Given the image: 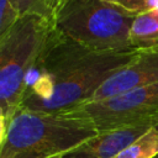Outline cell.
Listing matches in <instances>:
<instances>
[{
    "instance_id": "1",
    "label": "cell",
    "mask_w": 158,
    "mask_h": 158,
    "mask_svg": "<svg viewBox=\"0 0 158 158\" xmlns=\"http://www.w3.org/2000/svg\"><path fill=\"white\" fill-rule=\"evenodd\" d=\"M139 53V49L90 51L53 27L37 60L52 75L54 94L47 101L25 102L21 107L41 112H65L86 104L112 74L135 60Z\"/></svg>"
},
{
    "instance_id": "2",
    "label": "cell",
    "mask_w": 158,
    "mask_h": 158,
    "mask_svg": "<svg viewBox=\"0 0 158 158\" xmlns=\"http://www.w3.org/2000/svg\"><path fill=\"white\" fill-rule=\"evenodd\" d=\"M98 133L88 117L20 107L0 137V158L63 156Z\"/></svg>"
},
{
    "instance_id": "3",
    "label": "cell",
    "mask_w": 158,
    "mask_h": 158,
    "mask_svg": "<svg viewBox=\"0 0 158 158\" xmlns=\"http://www.w3.org/2000/svg\"><path fill=\"white\" fill-rule=\"evenodd\" d=\"M52 28L44 17L26 14L0 35V137L21 107L26 74L42 52Z\"/></svg>"
},
{
    "instance_id": "4",
    "label": "cell",
    "mask_w": 158,
    "mask_h": 158,
    "mask_svg": "<svg viewBox=\"0 0 158 158\" xmlns=\"http://www.w3.org/2000/svg\"><path fill=\"white\" fill-rule=\"evenodd\" d=\"M136 16L101 0H60L52 26L95 52L132 51L130 31Z\"/></svg>"
},
{
    "instance_id": "5",
    "label": "cell",
    "mask_w": 158,
    "mask_h": 158,
    "mask_svg": "<svg viewBox=\"0 0 158 158\" xmlns=\"http://www.w3.org/2000/svg\"><path fill=\"white\" fill-rule=\"evenodd\" d=\"M65 112L90 118L98 132L153 123L158 115V83L109 99L89 101Z\"/></svg>"
},
{
    "instance_id": "6",
    "label": "cell",
    "mask_w": 158,
    "mask_h": 158,
    "mask_svg": "<svg viewBox=\"0 0 158 158\" xmlns=\"http://www.w3.org/2000/svg\"><path fill=\"white\" fill-rule=\"evenodd\" d=\"M158 83V51H141L139 56L112 74L93 95L90 101L109 99L135 89ZM89 102V101H88Z\"/></svg>"
},
{
    "instance_id": "7",
    "label": "cell",
    "mask_w": 158,
    "mask_h": 158,
    "mask_svg": "<svg viewBox=\"0 0 158 158\" xmlns=\"http://www.w3.org/2000/svg\"><path fill=\"white\" fill-rule=\"evenodd\" d=\"M152 127V122H146L131 127L99 132L96 136L63 154L62 158H114Z\"/></svg>"
},
{
    "instance_id": "8",
    "label": "cell",
    "mask_w": 158,
    "mask_h": 158,
    "mask_svg": "<svg viewBox=\"0 0 158 158\" xmlns=\"http://www.w3.org/2000/svg\"><path fill=\"white\" fill-rule=\"evenodd\" d=\"M130 42L132 48L139 51L158 47V12H144L135 17Z\"/></svg>"
},
{
    "instance_id": "9",
    "label": "cell",
    "mask_w": 158,
    "mask_h": 158,
    "mask_svg": "<svg viewBox=\"0 0 158 158\" xmlns=\"http://www.w3.org/2000/svg\"><path fill=\"white\" fill-rule=\"evenodd\" d=\"M158 156V130L149 128L114 158H154Z\"/></svg>"
},
{
    "instance_id": "10",
    "label": "cell",
    "mask_w": 158,
    "mask_h": 158,
    "mask_svg": "<svg viewBox=\"0 0 158 158\" xmlns=\"http://www.w3.org/2000/svg\"><path fill=\"white\" fill-rule=\"evenodd\" d=\"M59 1L60 0H9L11 7L19 17L26 14H36L44 17L51 23Z\"/></svg>"
},
{
    "instance_id": "11",
    "label": "cell",
    "mask_w": 158,
    "mask_h": 158,
    "mask_svg": "<svg viewBox=\"0 0 158 158\" xmlns=\"http://www.w3.org/2000/svg\"><path fill=\"white\" fill-rule=\"evenodd\" d=\"M101 1L116 9H120L121 11L132 16H138L144 12H148L146 0H101Z\"/></svg>"
},
{
    "instance_id": "12",
    "label": "cell",
    "mask_w": 158,
    "mask_h": 158,
    "mask_svg": "<svg viewBox=\"0 0 158 158\" xmlns=\"http://www.w3.org/2000/svg\"><path fill=\"white\" fill-rule=\"evenodd\" d=\"M17 19L19 15L14 11L9 0H0V35H2Z\"/></svg>"
},
{
    "instance_id": "13",
    "label": "cell",
    "mask_w": 158,
    "mask_h": 158,
    "mask_svg": "<svg viewBox=\"0 0 158 158\" xmlns=\"http://www.w3.org/2000/svg\"><path fill=\"white\" fill-rule=\"evenodd\" d=\"M148 12H158V0H146Z\"/></svg>"
},
{
    "instance_id": "14",
    "label": "cell",
    "mask_w": 158,
    "mask_h": 158,
    "mask_svg": "<svg viewBox=\"0 0 158 158\" xmlns=\"http://www.w3.org/2000/svg\"><path fill=\"white\" fill-rule=\"evenodd\" d=\"M153 127H156L158 130V115L156 116V118L153 120Z\"/></svg>"
},
{
    "instance_id": "15",
    "label": "cell",
    "mask_w": 158,
    "mask_h": 158,
    "mask_svg": "<svg viewBox=\"0 0 158 158\" xmlns=\"http://www.w3.org/2000/svg\"><path fill=\"white\" fill-rule=\"evenodd\" d=\"M63 156H56V157H52V158H62Z\"/></svg>"
},
{
    "instance_id": "16",
    "label": "cell",
    "mask_w": 158,
    "mask_h": 158,
    "mask_svg": "<svg viewBox=\"0 0 158 158\" xmlns=\"http://www.w3.org/2000/svg\"><path fill=\"white\" fill-rule=\"evenodd\" d=\"M152 49H154V51H158V47H156V48H152ZM147 51H151V49H147Z\"/></svg>"
},
{
    "instance_id": "17",
    "label": "cell",
    "mask_w": 158,
    "mask_h": 158,
    "mask_svg": "<svg viewBox=\"0 0 158 158\" xmlns=\"http://www.w3.org/2000/svg\"><path fill=\"white\" fill-rule=\"evenodd\" d=\"M154 158H158V156H156V157H154Z\"/></svg>"
}]
</instances>
